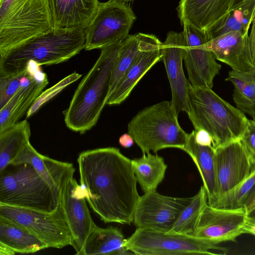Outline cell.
<instances>
[{
	"instance_id": "12",
	"label": "cell",
	"mask_w": 255,
	"mask_h": 255,
	"mask_svg": "<svg viewBox=\"0 0 255 255\" xmlns=\"http://www.w3.org/2000/svg\"><path fill=\"white\" fill-rule=\"evenodd\" d=\"M253 162L252 156L241 140L230 142L215 149V204L247 178L253 170Z\"/></svg>"
},
{
	"instance_id": "37",
	"label": "cell",
	"mask_w": 255,
	"mask_h": 255,
	"mask_svg": "<svg viewBox=\"0 0 255 255\" xmlns=\"http://www.w3.org/2000/svg\"><path fill=\"white\" fill-rule=\"evenodd\" d=\"M248 44L252 63L255 67V8L252 19L251 30L248 36Z\"/></svg>"
},
{
	"instance_id": "39",
	"label": "cell",
	"mask_w": 255,
	"mask_h": 255,
	"mask_svg": "<svg viewBox=\"0 0 255 255\" xmlns=\"http://www.w3.org/2000/svg\"><path fill=\"white\" fill-rule=\"evenodd\" d=\"M255 206V193L247 198L244 201L243 207L249 212Z\"/></svg>"
},
{
	"instance_id": "4",
	"label": "cell",
	"mask_w": 255,
	"mask_h": 255,
	"mask_svg": "<svg viewBox=\"0 0 255 255\" xmlns=\"http://www.w3.org/2000/svg\"><path fill=\"white\" fill-rule=\"evenodd\" d=\"M85 47V31L49 33L34 37L0 56V77H11L28 70L30 62L38 66L65 62Z\"/></svg>"
},
{
	"instance_id": "5",
	"label": "cell",
	"mask_w": 255,
	"mask_h": 255,
	"mask_svg": "<svg viewBox=\"0 0 255 255\" xmlns=\"http://www.w3.org/2000/svg\"><path fill=\"white\" fill-rule=\"evenodd\" d=\"M178 115L171 101L147 107L129 122L128 133L143 153H156L166 148L184 151L189 133L180 126Z\"/></svg>"
},
{
	"instance_id": "29",
	"label": "cell",
	"mask_w": 255,
	"mask_h": 255,
	"mask_svg": "<svg viewBox=\"0 0 255 255\" xmlns=\"http://www.w3.org/2000/svg\"><path fill=\"white\" fill-rule=\"evenodd\" d=\"M255 8V0H247L237 8L229 11L211 31L210 39L233 31H239L249 36Z\"/></svg>"
},
{
	"instance_id": "16",
	"label": "cell",
	"mask_w": 255,
	"mask_h": 255,
	"mask_svg": "<svg viewBox=\"0 0 255 255\" xmlns=\"http://www.w3.org/2000/svg\"><path fill=\"white\" fill-rule=\"evenodd\" d=\"M186 44L183 32L169 31L161 47L162 57L172 93L171 102L178 114L189 112L188 89L190 85L182 66Z\"/></svg>"
},
{
	"instance_id": "40",
	"label": "cell",
	"mask_w": 255,
	"mask_h": 255,
	"mask_svg": "<svg viewBox=\"0 0 255 255\" xmlns=\"http://www.w3.org/2000/svg\"><path fill=\"white\" fill-rule=\"evenodd\" d=\"M244 234H250L255 236V223L251 222L247 220L243 228Z\"/></svg>"
},
{
	"instance_id": "19",
	"label": "cell",
	"mask_w": 255,
	"mask_h": 255,
	"mask_svg": "<svg viewBox=\"0 0 255 255\" xmlns=\"http://www.w3.org/2000/svg\"><path fill=\"white\" fill-rule=\"evenodd\" d=\"M248 36L239 31H231L210 39L205 48L217 60L238 72L255 71L248 44Z\"/></svg>"
},
{
	"instance_id": "3",
	"label": "cell",
	"mask_w": 255,
	"mask_h": 255,
	"mask_svg": "<svg viewBox=\"0 0 255 255\" xmlns=\"http://www.w3.org/2000/svg\"><path fill=\"white\" fill-rule=\"evenodd\" d=\"M189 118L195 129H203L211 135L213 147L241 140L249 119L243 112L226 101L211 88L188 89Z\"/></svg>"
},
{
	"instance_id": "41",
	"label": "cell",
	"mask_w": 255,
	"mask_h": 255,
	"mask_svg": "<svg viewBox=\"0 0 255 255\" xmlns=\"http://www.w3.org/2000/svg\"><path fill=\"white\" fill-rule=\"evenodd\" d=\"M15 254L10 249L0 244V255H13Z\"/></svg>"
},
{
	"instance_id": "18",
	"label": "cell",
	"mask_w": 255,
	"mask_h": 255,
	"mask_svg": "<svg viewBox=\"0 0 255 255\" xmlns=\"http://www.w3.org/2000/svg\"><path fill=\"white\" fill-rule=\"evenodd\" d=\"M233 0H180L176 9L181 25L189 23L207 33L229 12Z\"/></svg>"
},
{
	"instance_id": "10",
	"label": "cell",
	"mask_w": 255,
	"mask_h": 255,
	"mask_svg": "<svg viewBox=\"0 0 255 255\" xmlns=\"http://www.w3.org/2000/svg\"><path fill=\"white\" fill-rule=\"evenodd\" d=\"M135 20V15L127 2L109 0L100 2L94 17L85 29V49H101L124 41L129 36Z\"/></svg>"
},
{
	"instance_id": "8",
	"label": "cell",
	"mask_w": 255,
	"mask_h": 255,
	"mask_svg": "<svg viewBox=\"0 0 255 255\" xmlns=\"http://www.w3.org/2000/svg\"><path fill=\"white\" fill-rule=\"evenodd\" d=\"M125 246L131 254L138 255H215L212 250L227 252L192 235L142 228H136L126 239Z\"/></svg>"
},
{
	"instance_id": "9",
	"label": "cell",
	"mask_w": 255,
	"mask_h": 255,
	"mask_svg": "<svg viewBox=\"0 0 255 255\" xmlns=\"http://www.w3.org/2000/svg\"><path fill=\"white\" fill-rule=\"evenodd\" d=\"M0 217L26 229L48 248L72 246L73 237L60 201L48 212L0 204Z\"/></svg>"
},
{
	"instance_id": "25",
	"label": "cell",
	"mask_w": 255,
	"mask_h": 255,
	"mask_svg": "<svg viewBox=\"0 0 255 255\" xmlns=\"http://www.w3.org/2000/svg\"><path fill=\"white\" fill-rule=\"evenodd\" d=\"M0 244L15 254H31L47 248L30 232L4 218L0 217Z\"/></svg>"
},
{
	"instance_id": "7",
	"label": "cell",
	"mask_w": 255,
	"mask_h": 255,
	"mask_svg": "<svg viewBox=\"0 0 255 255\" xmlns=\"http://www.w3.org/2000/svg\"><path fill=\"white\" fill-rule=\"evenodd\" d=\"M56 193L28 163H11L0 172V204L52 212L59 205Z\"/></svg>"
},
{
	"instance_id": "14",
	"label": "cell",
	"mask_w": 255,
	"mask_h": 255,
	"mask_svg": "<svg viewBox=\"0 0 255 255\" xmlns=\"http://www.w3.org/2000/svg\"><path fill=\"white\" fill-rule=\"evenodd\" d=\"M247 212L243 207L222 208L206 204L191 235L217 245L236 242L244 234L243 228L247 221Z\"/></svg>"
},
{
	"instance_id": "6",
	"label": "cell",
	"mask_w": 255,
	"mask_h": 255,
	"mask_svg": "<svg viewBox=\"0 0 255 255\" xmlns=\"http://www.w3.org/2000/svg\"><path fill=\"white\" fill-rule=\"evenodd\" d=\"M53 31L49 0H0V56Z\"/></svg>"
},
{
	"instance_id": "23",
	"label": "cell",
	"mask_w": 255,
	"mask_h": 255,
	"mask_svg": "<svg viewBox=\"0 0 255 255\" xmlns=\"http://www.w3.org/2000/svg\"><path fill=\"white\" fill-rule=\"evenodd\" d=\"M184 151L191 157L196 165L207 195V203L213 206L217 200L215 148L198 144L195 139V131L193 130L189 133Z\"/></svg>"
},
{
	"instance_id": "17",
	"label": "cell",
	"mask_w": 255,
	"mask_h": 255,
	"mask_svg": "<svg viewBox=\"0 0 255 255\" xmlns=\"http://www.w3.org/2000/svg\"><path fill=\"white\" fill-rule=\"evenodd\" d=\"M137 35L140 51L108 100L107 105H119L123 103L146 72L161 61L162 43L152 34L138 33Z\"/></svg>"
},
{
	"instance_id": "24",
	"label": "cell",
	"mask_w": 255,
	"mask_h": 255,
	"mask_svg": "<svg viewBox=\"0 0 255 255\" xmlns=\"http://www.w3.org/2000/svg\"><path fill=\"white\" fill-rule=\"evenodd\" d=\"M126 241L120 229L96 226L88 237L80 255L129 254L125 246Z\"/></svg>"
},
{
	"instance_id": "34",
	"label": "cell",
	"mask_w": 255,
	"mask_h": 255,
	"mask_svg": "<svg viewBox=\"0 0 255 255\" xmlns=\"http://www.w3.org/2000/svg\"><path fill=\"white\" fill-rule=\"evenodd\" d=\"M81 76V75L76 72H74L61 80L52 88L51 87L48 90L45 91L44 92L41 93L40 96L27 112L26 118H29L32 116L44 103L55 95V94H52V93H56L57 94L67 85L78 80Z\"/></svg>"
},
{
	"instance_id": "31",
	"label": "cell",
	"mask_w": 255,
	"mask_h": 255,
	"mask_svg": "<svg viewBox=\"0 0 255 255\" xmlns=\"http://www.w3.org/2000/svg\"><path fill=\"white\" fill-rule=\"evenodd\" d=\"M207 200L205 189L202 186L197 194L193 197L191 202L182 211L169 232L191 235Z\"/></svg>"
},
{
	"instance_id": "30",
	"label": "cell",
	"mask_w": 255,
	"mask_h": 255,
	"mask_svg": "<svg viewBox=\"0 0 255 255\" xmlns=\"http://www.w3.org/2000/svg\"><path fill=\"white\" fill-rule=\"evenodd\" d=\"M140 51V41L137 34L129 35L123 41L113 70L108 99L113 94Z\"/></svg>"
},
{
	"instance_id": "33",
	"label": "cell",
	"mask_w": 255,
	"mask_h": 255,
	"mask_svg": "<svg viewBox=\"0 0 255 255\" xmlns=\"http://www.w3.org/2000/svg\"><path fill=\"white\" fill-rule=\"evenodd\" d=\"M37 70L29 66L27 71L16 76L0 77V109L6 104L21 84L30 81Z\"/></svg>"
},
{
	"instance_id": "43",
	"label": "cell",
	"mask_w": 255,
	"mask_h": 255,
	"mask_svg": "<svg viewBox=\"0 0 255 255\" xmlns=\"http://www.w3.org/2000/svg\"><path fill=\"white\" fill-rule=\"evenodd\" d=\"M246 0H233L229 11L237 8Z\"/></svg>"
},
{
	"instance_id": "27",
	"label": "cell",
	"mask_w": 255,
	"mask_h": 255,
	"mask_svg": "<svg viewBox=\"0 0 255 255\" xmlns=\"http://www.w3.org/2000/svg\"><path fill=\"white\" fill-rule=\"evenodd\" d=\"M137 182L143 192L156 191L163 180L167 165L162 157L150 152L131 160Z\"/></svg>"
},
{
	"instance_id": "45",
	"label": "cell",
	"mask_w": 255,
	"mask_h": 255,
	"mask_svg": "<svg viewBox=\"0 0 255 255\" xmlns=\"http://www.w3.org/2000/svg\"><path fill=\"white\" fill-rule=\"evenodd\" d=\"M120 0V1H124V2H128V1H132V0Z\"/></svg>"
},
{
	"instance_id": "20",
	"label": "cell",
	"mask_w": 255,
	"mask_h": 255,
	"mask_svg": "<svg viewBox=\"0 0 255 255\" xmlns=\"http://www.w3.org/2000/svg\"><path fill=\"white\" fill-rule=\"evenodd\" d=\"M53 31L85 29L94 17L99 0H49Z\"/></svg>"
},
{
	"instance_id": "21",
	"label": "cell",
	"mask_w": 255,
	"mask_h": 255,
	"mask_svg": "<svg viewBox=\"0 0 255 255\" xmlns=\"http://www.w3.org/2000/svg\"><path fill=\"white\" fill-rule=\"evenodd\" d=\"M48 84L47 74L40 69L29 82L21 84L0 109V131L19 122Z\"/></svg>"
},
{
	"instance_id": "22",
	"label": "cell",
	"mask_w": 255,
	"mask_h": 255,
	"mask_svg": "<svg viewBox=\"0 0 255 255\" xmlns=\"http://www.w3.org/2000/svg\"><path fill=\"white\" fill-rule=\"evenodd\" d=\"M31 164L51 188L60 195L63 182L75 169L73 164L56 160L38 153L28 144L11 163Z\"/></svg>"
},
{
	"instance_id": "42",
	"label": "cell",
	"mask_w": 255,
	"mask_h": 255,
	"mask_svg": "<svg viewBox=\"0 0 255 255\" xmlns=\"http://www.w3.org/2000/svg\"><path fill=\"white\" fill-rule=\"evenodd\" d=\"M247 218L248 221L255 223V206L247 212Z\"/></svg>"
},
{
	"instance_id": "11",
	"label": "cell",
	"mask_w": 255,
	"mask_h": 255,
	"mask_svg": "<svg viewBox=\"0 0 255 255\" xmlns=\"http://www.w3.org/2000/svg\"><path fill=\"white\" fill-rule=\"evenodd\" d=\"M192 198L168 196L156 191L145 193L137 202L132 223L136 228L168 232Z\"/></svg>"
},
{
	"instance_id": "44",
	"label": "cell",
	"mask_w": 255,
	"mask_h": 255,
	"mask_svg": "<svg viewBox=\"0 0 255 255\" xmlns=\"http://www.w3.org/2000/svg\"><path fill=\"white\" fill-rule=\"evenodd\" d=\"M255 193V183L254 184V185L253 186V187H252V188L251 189V190L249 192L247 196L246 197V199L247 198H248V197L251 196L252 195H253Z\"/></svg>"
},
{
	"instance_id": "15",
	"label": "cell",
	"mask_w": 255,
	"mask_h": 255,
	"mask_svg": "<svg viewBox=\"0 0 255 255\" xmlns=\"http://www.w3.org/2000/svg\"><path fill=\"white\" fill-rule=\"evenodd\" d=\"M72 170L64 180L60 192V201L73 237L72 246L80 255L85 242L97 226L93 221L80 185Z\"/></svg>"
},
{
	"instance_id": "36",
	"label": "cell",
	"mask_w": 255,
	"mask_h": 255,
	"mask_svg": "<svg viewBox=\"0 0 255 255\" xmlns=\"http://www.w3.org/2000/svg\"><path fill=\"white\" fill-rule=\"evenodd\" d=\"M196 142L201 145L212 146L213 139L211 135L203 129H194Z\"/></svg>"
},
{
	"instance_id": "28",
	"label": "cell",
	"mask_w": 255,
	"mask_h": 255,
	"mask_svg": "<svg viewBox=\"0 0 255 255\" xmlns=\"http://www.w3.org/2000/svg\"><path fill=\"white\" fill-rule=\"evenodd\" d=\"M225 80L234 85L233 96L237 108L255 118V71L244 72L232 70Z\"/></svg>"
},
{
	"instance_id": "2",
	"label": "cell",
	"mask_w": 255,
	"mask_h": 255,
	"mask_svg": "<svg viewBox=\"0 0 255 255\" xmlns=\"http://www.w3.org/2000/svg\"><path fill=\"white\" fill-rule=\"evenodd\" d=\"M123 41L102 48L97 60L78 85L68 108L63 112L70 129L82 133L97 124L107 105L113 70Z\"/></svg>"
},
{
	"instance_id": "38",
	"label": "cell",
	"mask_w": 255,
	"mask_h": 255,
	"mask_svg": "<svg viewBox=\"0 0 255 255\" xmlns=\"http://www.w3.org/2000/svg\"><path fill=\"white\" fill-rule=\"evenodd\" d=\"M119 143L124 148H129L133 145L134 141L131 136L128 133H124L119 138Z\"/></svg>"
},
{
	"instance_id": "35",
	"label": "cell",
	"mask_w": 255,
	"mask_h": 255,
	"mask_svg": "<svg viewBox=\"0 0 255 255\" xmlns=\"http://www.w3.org/2000/svg\"><path fill=\"white\" fill-rule=\"evenodd\" d=\"M241 140L251 155L255 157V118L249 120L247 128Z\"/></svg>"
},
{
	"instance_id": "13",
	"label": "cell",
	"mask_w": 255,
	"mask_h": 255,
	"mask_svg": "<svg viewBox=\"0 0 255 255\" xmlns=\"http://www.w3.org/2000/svg\"><path fill=\"white\" fill-rule=\"evenodd\" d=\"M182 31L186 44L184 58L188 80L195 87L212 89L214 77L219 74L221 65L214 54L205 48L209 36L189 23H184Z\"/></svg>"
},
{
	"instance_id": "32",
	"label": "cell",
	"mask_w": 255,
	"mask_h": 255,
	"mask_svg": "<svg viewBox=\"0 0 255 255\" xmlns=\"http://www.w3.org/2000/svg\"><path fill=\"white\" fill-rule=\"evenodd\" d=\"M255 183V169L237 188L219 199L213 207L230 209L243 207L245 199Z\"/></svg>"
},
{
	"instance_id": "1",
	"label": "cell",
	"mask_w": 255,
	"mask_h": 255,
	"mask_svg": "<svg viewBox=\"0 0 255 255\" xmlns=\"http://www.w3.org/2000/svg\"><path fill=\"white\" fill-rule=\"evenodd\" d=\"M80 185L90 207L104 223H132L140 196L131 160L115 147L81 152Z\"/></svg>"
},
{
	"instance_id": "26",
	"label": "cell",
	"mask_w": 255,
	"mask_h": 255,
	"mask_svg": "<svg viewBox=\"0 0 255 255\" xmlns=\"http://www.w3.org/2000/svg\"><path fill=\"white\" fill-rule=\"evenodd\" d=\"M30 125L26 120L0 131V172L30 143Z\"/></svg>"
}]
</instances>
